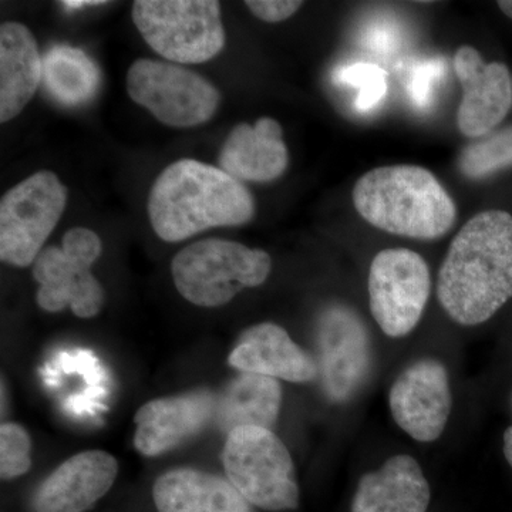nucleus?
Listing matches in <instances>:
<instances>
[{"label":"nucleus","mask_w":512,"mask_h":512,"mask_svg":"<svg viewBox=\"0 0 512 512\" xmlns=\"http://www.w3.org/2000/svg\"><path fill=\"white\" fill-rule=\"evenodd\" d=\"M217 397L205 390L151 400L134 417V446L143 456L156 457L200 433L214 417Z\"/></svg>","instance_id":"nucleus-15"},{"label":"nucleus","mask_w":512,"mask_h":512,"mask_svg":"<svg viewBox=\"0 0 512 512\" xmlns=\"http://www.w3.org/2000/svg\"><path fill=\"white\" fill-rule=\"evenodd\" d=\"M319 373L332 402L352 399L372 367V343L366 325L353 309L332 305L318 320Z\"/></svg>","instance_id":"nucleus-11"},{"label":"nucleus","mask_w":512,"mask_h":512,"mask_svg":"<svg viewBox=\"0 0 512 512\" xmlns=\"http://www.w3.org/2000/svg\"><path fill=\"white\" fill-rule=\"evenodd\" d=\"M389 406L397 426L413 440L440 439L453 406L446 367L434 359L407 367L390 387Z\"/></svg>","instance_id":"nucleus-12"},{"label":"nucleus","mask_w":512,"mask_h":512,"mask_svg":"<svg viewBox=\"0 0 512 512\" xmlns=\"http://www.w3.org/2000/svg\"><path fill=\"white\" fill-rule=\"evenodd\" d=\"M43 79L53 99L64 106H82L96 96L100 73L82 50L56 46L43 62Z\"/></svg>","instance_id":"nucleus-22"},{"label":"nucleus","mask_w":512,"mask_h":512,"mask_svg":"<svg viewBox=\"0 0 512 512\" xmlns=\"http://www.w3.org/2000/svg\"><path fill=\"white\" fill-rule=\"evenodd\" d=\"M103 3L106 2H99V0H92V2H89V0H64L63 6L70 9H80L87 8V6L103 5Z\"/></svg>","instance_id":"nucleus-28"},{"label":"nucleus","mask_w":512,"mask_h":512,"mask_svg":"<svg viewBox=\"0 0 512 512\" xmlns=\"http://www.w3.org/2000/svg\"><path fill=\"white\" fill-rule=\"evenodd\" d=\"M228 363L242 373H255L292 383H308L319 375V365L296 345L284 328L266 322L239 336Z\"/></svg>","instance_id":"nucleus-16"},{"label":"nucleus","mask_w":512,"mask_h":512,"mask_svg":"<svg viewBox=\"0 0 512 512\" xmlns=\"http://www.w3.org/2000/svg\"><path fill=\"white\" fill-rule=\"evenodd\" d=\"M504 456L512 467V426L508 427L504 433Z\"/></svg>","instance_id":"nucleus-29"},{"label":"nucleus","mask_w":512,"mask_h":512,"mask_svg":"<svg viewBox=\"0 0 512 512\" xmlns=\"http://www.w3.org/2000/svg\"><path fill=\"white\" fill-rule=\"evenodd\" d=\"M119 474L116 458L104 451L76 454L37 487L32 512H84L109 493Z\"/></svg>","instance_id":"nucleus-14"},{"label":"nucleus","mask_w":512,"mask_h":512,"mask_svg":"<svg viewBox=\"0 0 512 512\" xmlns=\"http://www.w3.org/2000/svg\"><path fill=\"white\" fill-rule=\"evenodd\" d=\"M336 82L348 84L357 90L356 109L366 113L375 109L386 96V73L382 67L372 63H355L340 69Z\"/></svg>","instance_id":"nucleus-24"},{"label":"nucleus","mask_w":512,"mask_h":512,"mask_svg":"<svg viewBox=\"0 0 512 512\" xmlns=\"http://www.w3.org/2000/svg\"><path fill=\"white\" fill-rule=\"evenodd\" d=\"M158 512H249L251 504L228 480L177 468L157 478L153 487Z\"/></svg>","instance_id":"nucleus-20"},{"label":"nucleus","mask_w":512,"mask_h":512,"mask_svg":"<svg viewBox=\"0 0 512 512\" xmlns=\"http://www.w3.org/2000/svg\"><path fill=\"white\" fill-rule=\"evenodd\" d=\"M148 215L158 237L181 242L210 228L248 224L255 217V201L241 181L221 168L184 158L158 175Z\"/></svg>","instance_id":"nucleus-2"},{"label":"nucleus","mask_w":512,"mask_h":512,"mask_svg":"<svg viewBox=\"0 0 512 512\" xmlns=\"http://www.w3.org/2000/svg\"><path fill=\"white\" fill-rule=\"evenodd\" d=\"M271 269L268 252L218 238L181 249L171 265L177 291L202 308L227 305L244 289L265 284Z\"/></svg>","instance_id":"nucleus-4"},{"label":"nucleus","mask_w":512,"mask_h":512,"mask_svg":"<svg viewBox=\"0 0 512 512\" xmlns=\"http://www.w3.org/2000/svg\"><path fill=\"white\" fill-rule=\"evenodd\" d=\"M131 100L170 127L200 126L214 117L221 93L201 74L178 64L140 59L127 74Z\"/></svg>","instance_id":"nucleus-9"},{"label":"nucleus","mask_w":512,"mask_h":512,"mask_svg":"<svg viewBox=\"0 0 512 512\" xmlns=\"http://www.w3.org/2000/svg\"><path fill=\"white\" fill-rule=\"evenodd\" d=\"M245 5L256 18L268 23H279L295 15L303 3L298 0H248Z\"/></svg>","instance_id":"nucleus-27"},{"label":"nucleus","mask_w":512,"mask_h":512,"mask_svg":"<svg viewBox=\"0 0 512 512\" xmlns=\"http://www.w3.org/2000/svg\"><path fill=\"white\" fill-rule=\"evenodd\" d=\"M430 485L420 464L407 454L390 457L357 485L352 512H427Z\"/></svg>","instance_id":"nucleus-18"},{"label":"nucleus","mask_w":512,"mask_h":512,"mask_svg":"<svg viewBox=\"0 0 512 512\" xmlns=\"http://www.w3.org/2000/svg\"><path fill=\"white\" fill-rule=\"evenodd\" d=\"M454 70L463 87V99L457 111L458 130L468 138L488 136L510 113V70L504 63H485L470 46L457 50Z\"/></svg>","instance_id":"nucleus-13"},{"label":"nucleus","mask_w":512,"mask_h":512,"mask_svg":"<svg viewBox=\"0 0 512 512\" xmlns=\"http://www.w3.org/2000/svg\"><path fill=\"white\" fill-rule=\"evenodd\" d=\"M353 202L363 220L400 237L439 239L456 221L457 210L446 188L419 165H387L357 180Z\"/></svg>","instance_id":"nucleus-3"},{"label":"nucleus","mask_w":512,"mask_h":512,"mask_svg":"<svg viewBox=\"0 0 512 512\" xmlns=\"http://www.w3.org/2000/svg\"><path fill=\"white\" fill-rule=\"evenodd\" d=\"M430 291L429 265L417 252L383 249L370 265V312L389 338H404L419 325Z\"/></svg>","instance_id":"nucleus-10"},{"label":"nucleus","mask_w":512,"mask_h":512,"mask_svg":"<svg viewBox=\"0 0 512 512\" xmlns=\"http://www.w3.org/2000/svg\"><path fill=\"white\" fill-rule=\"evenodd\" d=\"M288 148L278 121L262 117L255 126L238 124L222 144L220 168L238 181L269 183L285 173Z\"/></svg>","instance_id":"nucleus-17"},{"label":"nucleus","mask_w":512,"mask_h":512,"mask_svg":"<svg viewBox=\"0 0 512 512\" xmlns=\"http://www.w3.org/2000/svg\"><path fill=\"white\" fill-rule=\"evenodd\" d=\"M43 79L36 37L18 22L0 28V121L15 119L35 96Z\"/></svg>","instance_id":"nucleus-19"},{"label":"nucleus","mask_w":512,"mask_h":512,"mask_svg":"<svg viewBox=\"0 0 512 512\" xmlns=\"http://www.w3.org/2000/svg\"><path fill=\"white\" fill-rule=\"evenodd\" d=\"M282 407V387L272 377L241 373L225 386L215 403L214 419L222 431L239 427L271 430Z\"/></svg>","instance_id":"nucleus-21"},{"label":"nucleus","mask_w":512,"mask_h":512,"mask_svg":"<svg viewBox=\"0 0 512 512\" xmlns=\"http://www.w3.org/2000/svg\"><path fill=\"white\" fill-rule=\"evenodd\" d=\"M508 167H512V127L470 144L458 158L461 174L471 180L490 177Z\"/></svg>","instance_id":"nucleus-23"},{"label":"nucleus","mask_w":512,"mask_h":512,"mask_svg":"<svg viewBox=\"0 0 512 512\" xmlns=\"http://www.w3.org/2000/svg\"><path fill=\"white\" fill-rule=\"evenodd\" d=\"M437 298L454 322L477 326L512 298V215H474L448 248L437 279Z\"/></svg>","instance_id":"nucleus-1"},{"label":"nucleus","mask_w":512,"mask_h":512,"mask_svg":"<svg viewBox=\"0 0 512 512\" xmlns=\"http://www.w3.org/2000/svg\"><path fill=\"white\" fill-rule=\"evenodd\" d=\"M103 244L96 232L76 227L64 234L62 247H47L33 264V278L40 288L37 303L47 312L70 308L82 319L94 318L103 309L106 295L92 274Z\"/></svg>","instance_id":"nucleus-7"},{"label":"nucleus","mask_w":512,"mask_h":512,"mask_svg":"<svg viewBox=\"0 0 512 512\" xmlns=\"http://www.w3.org/2000/svg\"><path fill=\"white\" fill-rule=\"evenodd\" d=\"M498 8L503 10L505 15L508 16V18L512 19V0H508V2H498Z\"/></svg>","instance_id":"nucleus-30"},{"label":"nucleus","mask_w":512,"mask_h":512,"mask_svg":"<svg viewBox=\"0 0 512 512\" xmlns=\"http://www.w3.org/2000/svg\"><path fill=\"white\" fill-rule=\"evenodd\" d=\"M133 22L147 45L175 63H205L225 46L217 0H137Z\"/></svg>","instance_id":"nucleus-6"},{"label":"nucleus","mask_w":512,"mask_h":512,"mask_svg":"<svg viewBox=\"0 0 512 512\" xmlns=\"http://www.w3.org/2000/svg\"><path fill=\"white\" fill-rule=\"evenodd\" d=\"M443 74V63L430 62L420 64L409 83L410 97L419 107H427L430 104L431 90L437 79Z\"/></svg>","instance_id":"nucleus-26"},{"label":"nucleus","mask_w":512,"mask_h":512,"mask_svg":"<svg viewBox=\"0 0 512 512\" xmlns=\"http://www.w3.org/2000/svg\"><path fill=\"white\" fill-rule=\"evenodd\" d=\"M222 463L229 483L249 504L268 511L298 508L295 466L274 431L261 427L232 430L225 441Z\"/></svg>","instance_id":"nucleus-5"},{"label":"nucleus","mask_w":512,"mask_h":512,"mask_svg":"<svg viewBox=\"0 0 512 512\" xmlns=\"http://www.w3.org/2000/svg\"><path fill=\"white\" fill-rule=\"evenodd\" d=\"M66 202V185L52 171H39L10 188L0 201V259L19 268L35 264Z\"/></svg>","instance_id":"nucleus-8"},{"label":"nucleus","mask_w":512,"mask_h":512,"mask_svg":"<svg viewBox=\"0 0 512 512\" xmlns=\"http://www.w3.org/2000/svg\"><path fill=\"white\" fill-rule=\"evenodd\" d=\"M30 437L28 431L18 423H3L0 427V476L3 480L28 473L30 460Z\"/></svg>","instance_id":"nucleus-25"}]
</instances>
